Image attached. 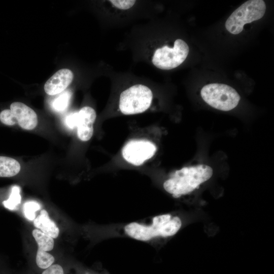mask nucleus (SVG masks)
<instances>
[{"mask_svg":"<svg viewBox=\"0 0 274 274\" xmlns=\"http://www.w3.org/2000/svg\"><path fill=\"white\" fill-rule=\"evenodd\" d=\"M212 175V168L207 165L185 167L175 171L163 186L166 192L179 197L192 192L210 179Z\"/></svg>","mask_w":274,"mask_h":274,"instance_id":"nucleus-1","label":"nucleus"},{"mask_svg":"<svg viewBox=\"0 0 274 274\" xmlns=\"http://www.w3.org/2000/svg\"><path fill=\"white\" fill-rule=\"evenodd\" d=\"M181 225L179 217L164 214L154 217L149 224L130 223L124 227V231L133 239L146 242L156 237L172 236L179 231Z\"/></svg>","mask_w":274,"mask_h":274,"instance_id":"nucleus-2","label":"nucleus"},{"mask_svg":"<svg viewBox=\"0 0 274 274\" xmlns=\"http://www.w3.org/2000/svg\"><path fill=\"white\" fill-rule=\"evenodd\" d=\"M200 95L203 100L213 108L228 111L238 105L240 96L231 86L224 84L212 83L204 86Z\"/></svg>","mask_w":274,"mask_h":274,"instance_id":"nucleus-3","label":"nucleus"},{"mask_svg":"<svg viewBox=\"0 0 274 274\" xmlns=\"http://www.w3.org/2000/svg\"><path fill=\"white\" fill-rule=\"evenodd\" d=\"M266 5L262 0H250L236 9L227 18L225 27L233 35L241 33L244 26L261 19L264 15Z\"/></svg>","mask_w":274,"mask_h":274,"instance_id":"nucleus-4","label":"nucleus"},{"mask_svg":"<svg viewBox=\"0 0 274 274\" xmlns=\"http://www.w3.org/2000/svg\"><path fill=\"white\" fill-rule=\"evenodd\" d=\"M152 98V92L149 87L142 84H136L121 93L119 109L125 115L141 113L150 107Z\"/></svg>","mask_w":274,"mask_h":274,"instance_id":"nucleus-5","label":"nucleus"},{"mask_svg":"<svg viewBox=\"0 0 274 274\" xmlns=\"http://www.w3.org/2000/svg\"><path fill=\"white\" fill-rule=\"evenodd\" d=\"M189 51L187 43L182 39H177L173 47L164 46L157 49L152 58L153 64L157 68L169 70L181 64L186 59Z\"/></svg>","mask_w":274,"mask_h":274,"instance_id":"nucleus-6","label":"nucleus"},{"mask_svg":"<svg viewBox=\"0 0 274 274\" xmlns=\"http://www.w3.org/2000/svg\"><path fill=\"white\" fill-rule=\"evenodd\" d=\"M0 121L5 125L12 126L18 124L26 130L34 129L38 124L36 112L25 104L14 102L10 109H5L0 113Z\"/></svg>","mask_w":274,"mask_h":274,"instance_id":"nucleus-7","label":"nucleus"},{"mask_svg":"<svg viewBox=\"0 0 274 274\" xmlns=\"http://www.w3.org/2000/svg\"><path fill=\"white\" fill-rule=\"evenodd\" d=\"M157 148L152 142L144 140H132L123 147L124 159L134 165H141L154 156Z\"/></svg>","mask_w":274,"mask_h":274,"instance_id":"nucleus-8","label":"nucleus"},{"mask_svg":"<svg viewBox=\"0 0 274 274\" xmlns=\"http://www.w3.org/2000/svg\"><path fill=\"white\" fill-rule=\"evenodd\" d=\"M96 117L95 111L91 107H83L77 116V135L82 141H89L93 133V124Z\"/></svg>","mask_w":274,"mask_h":274,"instance_id":"nucleus-9","label":"nucleus"},{"mask_svg":"<svg viewBox=\"0 0 274 274\" xmlns=\"http://www.w3.org/2000/svg\"><path fill=\"white\" fill-rule=\"evenodd\" d=\"M73 78L74 74L70 70H59L46 81L44 85V90L50 95L60 93L69 86Z\"/></svg>","mask_w":274,"mask_h":274,"instance_id":"nucleus-10","label":"nucleus"},{"mask_svg":"<svg viewBox=\"0 0 274 274\" xmlns=\"http://www.w3.org/2000/svg\"><path fill=\"white\" fill-rule=\"evenodd\" d=\"M33 224L36 228L53 238H57L59 235L58 227L50 218L48 212L45 210H41L40 214L35 219Z\"/></svg>","mask_w":274,"mask_h":274,"instance_id":"nucleus-11","label":"nucleus"},{"mask_svg":"<svg viewBox=\"0 0 274 274\" xmlns=\"http://www.w3.org/2000/svg\"><path fill=\"white\" fill-rule=\"evenodd\" d=\"M21 166L18 161L7 156H0V177H11L19 173Z\"/></svg>","mask_w":274,"mask_h":274,"instance_id":"nucleus-12","label":"nucleus"},{"mask_svg":"<svg viewBox=\"0 0 274 274\" xmlns=\"http://www.w3.org/2000/svg\"><path fill=\"white\" fill-rule=\"evenodd\" d=\"M32 234L38 244L39 250L47 252L53 249L54 242L52 237L37 229L33 230Z\"/></svg>","mask_w":274,"mask_h":274,"instance_id":"nucleus-13","label":"nucleus"},{"mask_svg":"<svg viewBox=\"0 0 274 274\" xmlns=\"http://www.w3.org/2000/svg\"><path fill=\"white\" fill-rule=\"evenodd\" d=\"M54 260V257L50 253L38 250L36 262L39 268L45 270L53 264Z\"/></svg>","mask_w":274,"mask_h":274,"instance_id":"nucleus-14","label":"nucleus"},{"mask_svg":"<svg viewBox=\"0 0 274 274\" xmlns=\"http://www.w3.org/2000/svg\"><path fill=\"white\" fill-rule=\"evenodd\" d=\"M20 189L18 186H14L12 188L11 193L9 199L3 201L5 207L14 210L21 202Z\"/></svg>","mask_w":274,"mask_h":274,"instance_id":"nucleus-15","label":"nucleus"},{"mask_svg":"<svg viewBox=\"0 0 274 274\" xmlns=\"http://www.w3.org/2000/svg\"><path fill=\"white\" fill-rule=\"evenodd\" d=\"M71 97V93L68 91L60 93L53 101V107L54 109L58 111L64 110L68 105Z\"/></svg>","mask_w":274,"mask_h":274,"instance_id":"nucleus-16","label":"nucleus"},{"mask_svg":"<svg viewBox=\"0 0 274 274\" xmlns=\"http://www.w3.org/2000/svg\"><path fill=\"white\" fill-rule=\"evenodd\" d=\"M39 203L35 201H29L23 204V212L25 217L33 220L36 218V213L40 209Z\"/></svg>","mask_w":274,"mask_h":274,"instance_id":"nucleus-17","label":"nucleus"},{"mask_svg":"<svg viewBox=\"0 0 274 274\" xmlns=\"http://www.w3.org/2000/svg\"><path fill=\"white\" fill-rule=\"evenodd\" d=\"M109 2L116 8L121 10H127L135 3V1L112 0Z\"/></svg>","mask_w":274,"mask_h":274,"instance_id":"nucleus-18","label":"nucleus"},{"mask_svg":"<svg viewBox=\"0 0 274 274\" xmlns=\"http://www.w3.org/2000/svg\"><path fill=\"white\" fill-rule=\"evenodd\" d=\"M42 274H64L63 267L59 264H54L45 269Z\"/></svg>","mask_w":274,"mask_h":274,"instance_id":"nucleus-19","label":"nucleus"},{"mask_svg":"<svg viewBox=\"0 0 274 274\" xmlns=\"http://www.w3.org/2000/svg\"><path fill=\"white\" fill-rule=\"evenodd\" d=\"M78 112H75L68 115L65 120L66 124L71 128L77 126Z\"/></svg>","mask_w":274,"mask_h":274,"instance_id":"nucleus-20","label":"nucleus"}]
</instances>
